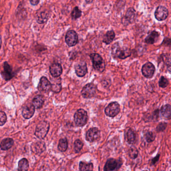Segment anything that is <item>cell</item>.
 <instances>
[{"instance_id":"cell-6","label":"cell","mask_w":171,"mask_h":171,"mask_svg":"<svg viewBox=\"0 0 171 171\" xmlns=\"http://www.w3.org/2000/svg\"><path fill=\"white\" fill-rule=\"evenodd\" d=\"M106 115L109 117L113 118L120 112V105L118 102L114 101L110 103L104 110Z\"/></svg>"},{"instance_id":"cell-25","label":"cell","mask_w":171,"mask_h":171,"mask_svg":"<svg viewBox=\"0 0 171 171\" xmlns=\"http://www.w3.org/2000/svg\"><path fill=\"white\" fill-rule=\"evenodd\" d=\"M44 103V99L43 96L38 95L33 98L32 103L36 109H40L42 107Z\"/></svg>"},{"instance_id":"cell-15","label":"cell","mask_w":171,"mask_h":171,"mask_svg":"<svg viewBox=\"0 0 171 171\" xmlns=\"http://www.w3.org/2000/svg\"><path fill=\"white\" fill-rule=\"evenodd\" d=\"M4 71L2 72V76H3V78H4L6 81H8L12 78L14 76V74L13 72L12 67L8 64L7 62H5L4 63Z\"/></svg>"},{"instance_id":"cell-17","label":"cell","mask_w":171,"mask_h":171,"mask_svg":"<svg viewBox=\"0 0 171 171\" xmlns=\"http://www.w3.org/2000/svg\"><path fill=\"white\" fill-rule=\"evenodd\" d=\"M50 72L53 78H58L62 73V68L61 65L58 63H54L50 66Z\"/></svg>"},{"instance_id":"cell-23","label":"cell","mask_w":171,"mask_h":171,"mask_svg":"<svg viewBox=\"0 0 171 171\" xmlns=\"http://www.w3.org/2000/svg\"><path fill=\"white\" fill-rule=\"evenodd\" d=\"M14 140L11 138H5L1 143V149L2 150H7L10 149L13 146Z\"/></svg>"},{"instance_id":"cell-24","label":"cell","mask_w":171,"mask_h":171,"mask_svg":"<svg viewBox=\"0 0 171 171\" xmlns=\"http://www.w3.org/2000/svg\"><path fill=\"white\" fill-rule=\"evenodd\" d=\"M115 36L116 35L115 32L113 31V30L107 31L103 36V42L106 45L110 44L115 39Z\"/></svg>"},{"instance_id":"cell-30","label":"cell","mask_w":171,"mask_h":171,"mask_svg":"<svg viewBox=\"0 0 171 171\" xmlns=\"http://www.w3.org/2000/svg\"><path fill=\"white\" fill-rule=\"evenodd\" d=\"M128 154L129 158L132 160L135 159L138 157V150L137 149V147L132 146L128 150Z\"/></svg>"},{"instance_id":"cell-31","label":"cell","mask_w":171,"mask_h":171,"mask_svg":"<svg viewBox=\"0 0 171 171\" xmlns=\"http://www.w3.org/2000/svg\"><path fill=\"white\" fill-rule=\"evenodd\" d=\"M72 19L73 20H76L80 18L82 15V11L79 9L78 7H75L72 11Z\"/></svg>"},{"instance_id":"cell-27","label":"cell","mask_w":171,"mask_h":171,"mask_svg":"<svg viewBox=\"0 0 171 171\" xmlns=\"http://www.w3.org/2000/svg\"><path fill=\"white\" fill-rule=\"evenodd\" d=\"M28 168V161L26 158H23L19 161L18 169L19 171H27Z\"/></svg>"},{"instance_id":"cell-34","label":"cell","mask_w":171,"mask_h":171,"mask_svg":"<svg viewBox=\"0 0 171 171\" xmlns=\"http://www.w3.org/2000/svg\"><path fill=\"white\" fill-rule=\"evenodd\" d=\"M169 84V81L167 78L165 76H161L159 81V85L160 87L163 88H165L168 86Z\"/></svg>"},{"instance_id":"cell-7","label":"cell","mask_w":171,"mask_h":171,"mask_svg":"<svg viewBox=\"0 0 171 171\" xmlns=\"http://www.w3.org/2000/svg\"><path fill=\"white\" fill-rule=\"evenodd\" d=\"M122 165V161L121 159H115L110 158L107 160L104 167V171H116L120 169Z\"/></svg>"},{"instance_id":"cell-13","label":"cell","mask_w":171,"mask_h":171,"mask_svg":"<svg viewBox=\"0 0 171 171\" xmlns=\"http://www.w3.org/2000/svg\"><path fill=\"white\" fill-rule=\"evenodd\" d=\"M38 89L41 91L48 92L51 89H52V84L48 81L47 78L45 76H42L40 80Z\"/></svg>"},{"instance_id":"cell-22","label":"cell","mask_w":171,"mask_h":171,"mask_svg":"<svg viewBox=\"0 0 171 171\" xmlns=\"http://www.w3.org/2000/svg\"><path fill=\"white\" fill-rule=\"evenodd\" d=\"M161 115L166 119H171V106L170 104H165L163 106L161 109Z\"/></svg>"},{"instance_id":"cell-18","label":"cell","mask_w":171,"mask_h":171,"mask_svg":"<svg viewBox=\"0 0 171 171\" xmlns=\"http://www.w3.org/2000/svg\"><path fill=\"white\" fill-rule=\"evenodd\" d=\"M50 16V13L47 10H45L37 14L36 17V21L38 24H44L48 21Z\"/></svg>"},{"instance_id":"cell-42","label":"cell","mask_w":171,"mask_h":171,"mask_svg":"<svg viewBox=\"0 0 171 171\" xmlns=\"http://www.w3.org/2000/svg\"><path fill=\"white\" fill-rule=\"evenodd\" d=\"M93 0H85V2H86V3L87 4H90V3H92Z\"/></svg>"},{"instance_id":"cell-14","label":"cell","mask_w":171,"mask_h":171,"mask_svg":"<svg viewBox=\"0 0 171 171\" xmlns=\"http://www.w3.org/2000/svg\"><path fill=\"white\" fill-rule=\"evenodd\" d=\"M35 107L33 104H29L24 106L23 108L22 114L25 119H30L35 113Z\"/></svg>"},{"instance_id":"cell-8","label":"cell","mask_w":171,"mask_h":171,"mask_svg":"<svg viewBox=\"0 0 171 171\" xmlns=\"http://www.w3.org/2000/svg\"><path fill=\"white\" fill-rule=\"evenodd\" d=\"M156 68L152 63H146L141 68V73L143 76L147 78H152L155 74Z\"/></svg>"},{"instance_id":"cell-32","label":"cell","mask_w":171,"mask_h":171,"mask_svg":"<svg viewBox=\"0 0 171 171\" xmlns=\"http://www.w3.org/2000/svg\"><path fill=\"white\" fill-rule=\"evenodd\" d=\"M144 137L147 143H152L154 141L156 138L155 134L151 131H147L144 134Z\"/></svg>"},{"instance_id":"cell-1","label":"cell","mask_w":171,"mask_h":171,"mask_svg":"<svg viewBox=\"0 0 171 171\" xmlns=\"http://www.w3.org/2000/svg\"><path fill=\"white\" fill-rule=\"evenodd\" d=\"M112 54L114 58L125 59L131 56V51L128 47H121L119 42H116L112 46Z\"/></svg>"},{"instance_id":"cell-38","label":"cell","mask_w":171,"mask_h":171,"mask_svg":"<svg viewBox=\"0 0 171 171\" xmlns=\"http://www.w3.org/2000/svg\"><path fill=\"white\" fill-rule=\"evenodd\" d=\"M162 45L167 46H171V39H170L169 38H166L164 39L163 42L162 43Z\"/></svg>"},{"instance_id":"cell-3","label":"cell","mask_w":171,"mask_h":171,"mask_svg":"<svg viewBox=\"0 0 171 171\" xmlns=\"http://www.w3.org/2000/svg\"><path fill=\"white\" fill-rule=\"evenodd\" d=\"M74 119L77 126L84 127L87 122L88 115L87 112L83 109H79L75 113Z\"/></svg>"},{"instance_id":"cell-37","label":"cell","mask_w":171,"mask_h":171,"mask_svg":"<svg viewBox=\"0 0 171 171\" xmlns=\"http://www.w3.org/2000/svg\"><path fill=\"white\" fill-rule=\"evenodd\" d=\"M152 119L154 121H158V119L159 118V109H157L154 112L152 115Z\"/></svg>"},{"instance_id":"cell-11","label":"cell","mask_w":171,"mask_h":171,"mask_svg":"<svg viewBox=\"0 0 171 171\" xmlns=\"http://www.w3.org/2000/svg\"><path fill=\"white\" fill-rule=\"evenodd\" d=\"M169 15L168 10L163 6H159L155 11V17L158 21L165 20Z\"/></svg>"},{"instance_id":"cell-12","label":"cell","mask_w":171,"mask_h":171,"mask_svg":"<svg viewBox=\"0 0 171 171\" xmlns=\"http://www.w3.org/2000/svg\"><path fill=\"white\" fill-rule=\"evenodd\" d=\"M100 137V131L97 128H92L86 132V139L89 142H93L96 141Z\"/></svg>"},{"instance_id":"cell-33","label":"cell","mask_w":171,"mask_h":171,"mask_svg":"<svg viewBox=\"0 0 171 171\" xmlns=\"http://www.w3.org/2000/svg\"><path fill=\"white\" fill-rule=\"evenodd\" d=\"M84 144L81 140H76L74 143V148L75 153H78L81 150Z\"/></svg>"},{"instance_id":"cell-16","label":"cell","mask_w":171,"mask_h":171,"mask_svg":"<svg viewBox=\"0 0 171 171\" xmlns=\"http://www.w3.org/2000/svg\"><path fill=\"white\" fill-rule=\"evenodd\" d=\"M75 70L78 77H83L87 73V67L85 62H81L75 66Z\"/></svg>"},{"instance_id":"cell-5","label":"cell","mask_w":171,"mask_h":171,"mask_svg":"<svg viewBox=\"0 0 171 171\" xmlns=\"http://www.w3.org/2000/svg\"><path fill=\"white\" fill-rule=\"evenodd\" d=\"M136 17L137 12L133 8H129L122 18V23L125 26L129 25L135 21Z\"/></svg>"},{"instance_id":"cell-10","label":"cell","mask_w":171,"mask_h":171,"mask_svg":"<svg viewBox=\"0 0 171 171\" xmlns=\"http://www.w3.org/2000/svg\"><path fill=\"white\" fill-rule=\"evenodd\" d=\"M65 39L66 43L69 47L76 45L78 42V35L74 30H71L67 31Z\"/></svg>"},{"instance_id":"cell-26","label":"cell","mask_w":171,"mask_h":171,"mask_svg":"<svg viewBox=\"0 0 171 171\" xmlns=\"http://www.w3.org/2000/svg\"><path fill=\"white\" fill-rule=\"evenodd\" d=\"M52 90L53 92L58 93L61 90V78H58L55 79V81L53 80L52 84Z\"/></svg>"},{"instance_id":"cell-20","label":"cell","mask_w":171,"mask_h":171,"mask_svg":"<svg viewBox=\"0 0 171 171\" xmlns=\"http://www.w3.org/2000/svg\"><path fill=\"white\" fill-rule=\"evenodd\" d=\"M31 149L33 153L40 155L45 150L46 146L44 143L42 141H37L32 144Z\"/></svg>"},{"instance_id":"cell-21","label":"cell","mask_w":171,"mask_h":171,"mask_svg":"<svg viewBox=\"0 0 171 171\" xmlns=\"http://www.w3.org/2000/svg\"><path fill=\"white\" fill-rule=\"evenodd\" d=\"M125 138L128 144H134L137 142V134H135V131L131 128H129L125 134Z\"/></svg>"},{"instance_id":"cell-4","label":"cell","mask_w":171,"mask_h":171,"mask_svg":"<svg viewBox=\"0 0 171 171\" xmlns=\"http://www.w3.org/2000/svg\"><path fill=\"white\" fill-rule=\"evenodd\" d=\"M49 122L43 121L38 124L35 131V135L40 139H43L46 137L49 130Z\"/></svg>"},{"instance_id":"cell-2","label":"cell","mask_w":171,"mask_h":171,"mask_svg":"<svg viewBox=\"0 0 171 171\" xmlns=\"http://www.w3.org/2000/svg\"><path fill=\"white\" fill-rule=\"evenodd\" d=\"M90 57L94 68L100 72L104 71L106 69V64L102 57L97 53L91 54Z\"/></svg>"},{"instance_id":"cell-29","label":"cell","mask_w":171,"mask_h":171,"mask_svg":"<svg viewBox=\"0 0 171 171\" xmlns=\"http://www.w3.org/2000/svg\"><path fill=\"white\" fill-rule=\"evenodd\" d=\"M68 147V141L66 138H61L59 140L58 144V150L61 152H65Z\"/></svg>"},{"instance_id":"cell-36","label":"cell","mask_w":171,"mask_h":171,"mask_svg":"<svg viewBox=\"0 0 171 171\" xmlns=\"http://www.w3.org/2000/svg\"><path fill=\"white\" fill-rule=\"evenodd\" d=\"M0 118H1V121H0V125L3 126L5 123H6L7 118V116L6 113L3 111H1L0 112Z\"/></svg>"},{"instance_id":"cell-39","label":"cell","mask_w":171,"mask_h":171,"mask_svg":"<svg viewBox=\"0 0 171 171\" xmlns=\"http://www.w3.org/2000/svg\"><path fill=\"white\" fill-rule=\"evenodd\" d=\"M160 157V155L159 154L157 155L155 157V158L152 159V161H151V165H154L156 164L158 162L159 160Z\"/></svg>"},{"instance_id":"cell-41","label":"cell","mask_w":171,"mask_h":171,"mask_svg":"<svg viewBox=\"0 0 171 171\" xmlns=\"http://www.w3.org/2000/svg\"><path fill=\"white\" fill-rule=\"evenodd\" d=\"M40 0H30V2L32 5H37L39 4Z\"/></svg>"},{"instance_id":"cell-35","label":"cell","mask_w":171,"mask_h":171,"mask_svg":"<svg viewBox=\"0 0 171 171\" xmlns=\"http://www.w3.org/2000/svg\"><path fill=\"white\" fill-rule=\"evenodd\" d=\"M167 127V123L165 122H161L157 127L156 131L157 132H162L165 130Z\"/></svg>"},{"instance_id":"cell-9","label":"cell","mask_w":171,"mask_h":171,"mask_svg":"<svg viewBox=\"0 0 171 171\" xmlns=\"http://www.w3.org/2000/svg\"><path fill=\"white\" fill-rule=\"evenodd\" d=\"M97 87L94 84L90 83L84 86L81 91V94L84 98H92L95 95Z\"/></svg>"},{"instance_id":"cell-19","label":"cell","mask_w":171,"mask_h":171,"mask_svg":"<svg viewBox=\"0 0 171 171\" xmlns=\"http://www.w3.org/2000/svg\"><path fill=\"white\" fill-rule=\"evenodd\" d=\"M160 37V33L156 31L151 32L144 39V42L147 44H154L156 43Z\"/></svg>"},{"instance_id":"cell-40","label":"cell","mask_w":171,"mask_h":171,"mask_svg":"<svg viewBox=\"0 0 171 171\" xmlns=\"http://www.w3.org/2000/svg\"><path fill=\"white\" fill-rule=\"evenodd\" d=\"M166 64V66H167V70L171 73V58H168L167 60Z\"/></svg>"},{"instance_id":"cell-28","label":"cell","mask_w":171,"mask_h":171,"mask_svg":"<svg viewBox=\"0 0 171 171\" xmlns=\"http://www.w3.org/2000/svg\"><path fill=\"white\" fill-rule=\"evenodd\" d=\"M79 169L80 171H92L93 169V165L91 163H88L82 161L79 163Z\"/></svg>"}]
</instances>
